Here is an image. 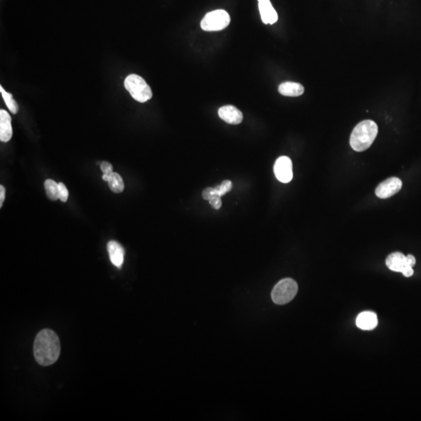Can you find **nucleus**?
Wrapping results in <instances>:
<instances>
[{
	"instance_id": "f257e3e1",
	"label": "nucleus",
	"mask_w": 421,
	"mask_h": 421,
	"mask_svg": "<svg viewBox=\"0 0 421 421\" xmlns=\"http://www.w3.org/2000/svg\"><path fill=\"white\" fill-rule=\"evenodd\" d=\"M34 355L40 365L50 366L58 360L60 355V342L56 332L43 329L37 333L34 343Z\"/></svg>"
},
{
	"instance_id": "f03ea898",
	"label": "nucleus",
	"mask_w": 421,
	"mask_h": 421,
	"mask_svg": "<svg viewBox=\"0 0 421 421\" xmlns=\"http://www.w3.org/2000/svg\"><path fill=\"white\" fill-rule=\"evenodd\" d=\"M378 128L375 122L363 120L353 129L350 136V145L354 151H363L368 149L375 140Z\"/></svg>"
},
{
	"instance_id": "7ed1b4c3",
	"label": "nucleus",
	"mask_w": 421,
	"mask_h": 421,
	"mask_svg": "<svg viewBox=\"0 0 421 421\" xmlns=\"http://www.w3.org/2000/svg\"><path fill=\"white\" fill-rule=\"evenodd\" d=\"M125 89L129 92L133 99L144 103L152 98V92L149 85L141 76L131 74L124 80Z\"/></svg>"
},
{
	"instance_id": "20e7f679",
	"label": "nucleus",
	"mask_w": 421,
	"mask_h": 421,
	"mask_svg": "<svg viewBox=\"0 0 421 421\" xmlns=\"http://www.w3.org/2000/svg\"><path fill=\"white\" fill-rule=\"evenodd\" d=\"M298 285L292 279L279 281L272 291V299L275 304L283 305L290 302L298 293Z\"/></svg>"
},
{
	"instance_id": "39448f33",
	"label": "nucleus",
	"mask_w": 421,
	"mask_h": 421,
	"mask_svg": "<svg viewBox=\"0 0 421 421\" xmlns=\"http://www.w3.org/2000/svg\"><path fill=\"white\" fill-rule=\"evenodd\" d=\"M229 24V14L223 10H216L204 16L200 22V27L205 31H219L225 29Z\"/></svg>"
},
{
	"instance_id": "423d86ee",
	"label": "nucleus",
	"mask_w": 421,
	"mask_h": 421,
	"mask_svg": "<svg viewBox=\"0 0 421 421\" xmlns=\"http://www.w3.org/2000/svg\"><path fill=\"white\" fill-rule=\"evenodd\" d=\"M274 174L277 180L287 184L292 180V163L290 158L287 156L279 157L274 165Z\"/></svg>"
},
{
	"instance_id": "0eeeda50",
	"label": "nucleus",
	"mask_w": 421,
	"mask_h": 421,
	"mask_svg": "<svg viewBox=\"0 0 421 421\" xmlns=\"http://www.w3.org/2000/svg\"><path fill=\"white\" fill-rule=\"evenodd\" d=\"M403 183L396 177L387 179L377 186L375 194L377 197L382 199L389 198L397 194L402 188Z\"/></svg>"
},
{
	"instance_id": "6e6552de",
	"label": "nucleus",
	"mask_w": 421,
	"mask_h": 421,
	"mask_svg": "<svg viewBox=\"0 0 421 421\" xmlns=\"http://www.w3.org/2000/svg\"><path fill=\"white\" fill-rule=\"evenodd\" d=\"M219 116L225 122L233 125L241 123L243 116L241 111L233 105H225L219 109Z\"/></svg>"
},
{
	"instance_id": "1a4fd4ad",
	"label": "nucleus",
	"mask_w": 421,
	"mask_h": 421,
	"mask_svg": "<svg viewBox=\"0 0 421 421\" xmlns=\"http://www.w3.org/2000/svg\"><path fill=\"white\" fill-rule=\"evenodd\" d=\"M386 263L390 270L396 272L403 273L409 268H413V267L409 266V264L407 263L406 256L399 252L391 254L386 259Z\"/></svg>"
},
{
	"instance_id": "9d476101",
	"label": "nucleus",
	"mask_w": 421,
	"mask_h": 421,
	"mask_svg": "<svg viewBox=\"0 0 421 421\" xmlns=\"http://www.w3.org/2000/svg\"><path fill=\"white\" fill-rule=\"evenodd\" d=\"M258 7L264 24H273L278 21V14L270 0H258Z\"/></svg>"
},
{
	"instance_id": "9b49d317",
	"label": "nucleus",
	"mask_w": 421,
	"mask_h": 421,
	"mask_svg": "<svg viewBox=\"0 0 421 421\" xmlns=\"http://www.w3.org/2000/svg\"><path fill=\"white\" fill-rule=\"evenodd\" d=\"M13 136L12 125H11V116L10 114L4 110H0V141L2 142H8Z\"/></svg>"
},
{
	"instance_id": "f8f14e48",
	"label": "nucleus",
	"mask_w": 421,
	"mask_h": 421,
	"mask_svg": "<svg viewBox=\"0 0 421 421\" xmlns=\"http://www.w3.org/2000/svg\"><path fill=\"white\" fill-rule=\"evenodd\" d=\"M108 252L111 262L114 266L120 269L123 264L124 249L118 242L111 240L108 243Z\"/></svg>"
},
{
	"instance_id": "ddd939ff",
	"label": "nucleus",
	"mask_w": 421,
	"mask_h": 421,
	"mask_svg": "<svg viewBox=\"0 0 421 421\" xmlns=\"http://www.w3.org/2000/svg\"><path fill=\"white\" fill-rule=\"evenodd\" d=\"M356 323H357V326L360 329L370 331L377 326V317L374 312L364 311L359 314Z\"/></svg>"
},
{
	"instance_id": "4468645a",
	"label": "nucleus",
	"mask_w": 421,
	"mask_h": 421,
	"mask_svg": "<svg viewBox=\"0 0 421 421\" xmlns=\"http://www.w3.org/2000/svg\"><path fill=\"white\" fill-rule=\"evenodd\" d=\"M233 188V184L230 180H225L220 185L216 187H208L202 192V197L204 200H208L213 196L222 197L227 194Z\"/></svg>"
},
{
	"instance_id": "2eb2a0df",
	"label": "nucleus",
	"mask_w": 421,
	"mask_h": 421,
	"mask_svg": "<svg viewBox=\"0 0 421 421\" xmlns=\"http://www.w3.org/2000/svg\"><path fill=\"white\" fill-rule=\"evenodd\" d=\"M279 92L284 96L298 97L304 94V88L299 83L290 81L284 82L279 85Z\"/></svg>"
},
{
	"instance_id": "dca6fc26",
	"label": "nucleus",
	"mask_w": 421,
	"mask_h": 421,
	"mask_svg": "<svg viewBox=\"0 0 421 421\" xmlns=\"http://www.w3.org/2000/svg\"><path fill=\"white\" fill-rule=\"evenodd\" d=\"M108 184H109L110 190H112V192L116 193V194L122 193L124 190V187H125L122 177L117 173H114V172L109 175Z\"/></svg>"
},
{
	"instance_id": "f3484780",
	"label": "nucleus",
	"mask_w": 421,
	"mask_h": 421,
	"mask_svg": "<svg viewBox=\"0 0 421 421\" xmlns=\"http://www.w3.org/2000/svg\"><path fill=\"white\" fill-rule=\"evenodd\" d=\"M45 189H46V194L48 197L52 200H56L60 199V192H59V184L53 180H46L45 182Z\"/></svg>"
},
{
	"instance_id": "a211bd4d",
	"label": "nucleus",
	"mask_w": 421,
	"mask_h": 421,
	"mask_svg": "<svg viewBox=\"0 0 421 421\" xmlns=\"http://www.w3.org/2000/svg\"><path fill=\"white\" fill-rule=\"evenodd\" d=\"M0 92L2 94L3 99H4L7 108L10 109L11 113L17 114L19 111L18 105H17V102L14 100L12 94L6 92L2 86H0Z\"/></svg>"
},
{
	"instance_id": "6ab92c4d",
	"label": "nucleus",
	"mask_w": 421,
	"mask_h": 421,
	"mask_svg": "<svg viewBox=\"0 0 421 421\" xmlns=\"http://www.w3.org/2000/svg\"><path fill=\"white\" fill-rule=\"evenodd\" d=\"M59 192H60V200L62 202H66L69 197L68 190L63 183L59 184Z\"/></svg>"
},
{
	"instance_id": "aec40b11",
	"label": "nucleus",
	"mask_w": 421,
	"mask_h": 421,
	"mask_svg": "<svg viewBox=\"0 0 421 421\" xmlns=\"http://www.w3.org/2000/svg\"><path fill=\"white\" fill-rule=\"evenodd\" d=\"M208 202L209 204L212 205V207H213V208L216 209V210H219V209L221 208V197H219V196H213V197H212L210 199H209Z\"/></svg>"
},
{
	"instance_id": "412c9836",
	"label": "nucleus",
	"mask_w": 421,
	"mask_h": 421,
	"mask_svg": "<svg viewBox=\"0 0 421 421\" xmlns=\"http://www.w3.org/2000/svg\"><path fill=\"white\" fill-rule=\"evenodd\" d=\"M101 170H102L103 174L110 175L112 173H113V167H112V165H111L109 162H107V161H103V162H102V164H101Z\"/></svg>"
},
{
	"instance_id": "4be33fe9",
	"label": "nucleus",
	"mask_w": 421,
	"mask_h": 421,
	"mask_svg": "<svg viewBox=\"0 0 421 421\" xmlns=\"http://www.w3.org/2000/svg\"><path fill=\"white\" fill-rule=\"evenodd\" d=\"M6 190L4 186H0V207H2L3 204H4V200H5Z\"/></svg>"
},
{
	"instance_id": "5701e85b",
	"label": "nucleus",
	"mask_w": 421,
	"mask_h": 421,
	"mask_svg": "<svg viewBox=\"0 0 421 421\" xmlns=\"http://www.w3.org/2000/svg\"><path fill=\"white\" fill-rule=\"evenodd\" d=\"M102 179H103L104 181L108 182L109 180V175H107V174H103V176H102Z\"/></svg>"
}]
</instances>
